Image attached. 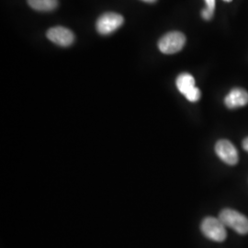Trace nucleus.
I'll return each instance as SVG.
<instances>
[{"label": "nucleus", "mask_w": 248, "mask_h": 248, "mask_svg": "<svg viewBox=\"0 0 248 248\" xmlns=\"http://www.w3.org/2000/svg\"><path fill=\"white\" fill-rule=\"evenodd\" d=\"M222 223L240 234L248 233V219L244 214L232 209H224L219 214Z\"/></svg>", "instance_id": "nucleus-1"}, {"label": "nucleus", "mask_w": 248, "mask_h": 248, "mask_svg": "<svg viewBox=\"0 0 248 248\" xmlns=\"http://www.w3.org/2000/svg\"><path fill=\"white\" fill-rule=\"evenodd\" d=\"M142 1H144V2H147V3H154V2H155L156 0H142Z\"/></svg>", "instance_id": "nucleus-12"}, {"label": "nucleus", "mask_w": 248, "mask_h": 248, "mask_svg": "<svg viewBox=\"0 0 248 248\" xmlns=\"http://www.w3.org/2000/svg\"><path fill=\"white\" fill-rule=\"evenodd\" d=\"M225 227L226 226L219 218L217 219L214 217L205 218L201 225V229L204 235L215 242H222L226 239L227 232Z\"/></svg>", "instance_id": "nucleus-2"}, {"label": "nucleus", "mask_w": 248, "mask_h": 248, "mask_svg": "<svg viewBox=\"0 0 248 248\" xmlns=\"http://www.w3.org/2000/svg\"><path fill=\"white\" fill-rule=\"evenodd\" d=\"M176 85L178 91L185 97L197 88L194 78L188 73L180 74L176 80Z\"/></svg>", "instance_id": "nucleus-8"}, {"label": "nucleus", "mask_w": 248, "mask_h": 248, "mask_svg": "<svg viewBox=\"0 0 248 248\" xmlns=\"http://www.w3.org/2000/svg\"><path fill=\"white\" fill-rule=\"evenodd\" d=\"M47 38L60 46H69L75 41V35L70 30L63 27H53L47 31Z\"/></svg>", "instance_id": "nucleus-6"}, {"label": "nucleus", "mask_w": 248, "mask_h": 248, "mask_svg": "<svg viewBox=\"0 0 248 248\" xmlns=\"http://www.w3.org/2000/svg\"><path fill=\"white\" fill-rule=\"evenodd\" d=\"M186 44V36L179 31H171L163 36L158 43L160 51L166 54L178 53Z\"/></svg>", "instance_id": "nucleus-3"}, {"label": "nucleus", "mask_w": 248, "mask_h": 248, "mask_svg": "<svg viewBox=\"0 0 248 248\" xmlns=\"http://www.w3.org/2000/svg\"><path fill=\"white\" fill-rule=\"evenodd\" d=\"M224 103L231 109L246 106L248 104V92L240 88L232 89L224 98Z\"/></svg>", "instance_id": "nucleus-7"}, {"label": "nucleus", "mask_w": 248, "mask_h": 248, "mask_svg": "<svg viewBox=\"0 0 248 248\" xmlns=\"http://www.w3.org/2000/svg\"><path fill=\"white\" fill-rule=\"evenodd\" d=\"M216 155L225 164L234 166L238 163L239 155L235 146L228 140H220L215 144Z\"/></svg>", "instance_id": "nucleus-5"}, {"label": "nucleus", "mask_w": 248, "mask_h": 248, "mask_svg": "<svg viewBox=\"0 0 248 248\" xmlns=\"http://www.w3.org/2000/svg\"><path fill=\"white\" fill-rule=\"evenodd\" d=\"M28 3L38 11H52L58 6V0H28Z\"/></svg>", "instance_id": "nucleus-9"}, {"label": "nucleus", "mask_w": 248, "mask_h": 248, "mask_svg": "<svg viewBox=\"0 0 248 248\" xmlns=\"http://www.w3.org/2000/svg\"><path fill=\"white\" fill-rule=\"evenodd\" d=\"M223 1H226V2H231L232 0H223Z\"/></svg>", "instance_id": "nucleus-13"}, {"label": "nucleus", "mask_w": 248, "mask_h": 248, "mask_svg": "<svg viewBox=\"0 0 248 248\" xmlns=\"http://www.w3.org/2000/svg\"><path fill=\"white\" fill-rule=\"evenodd\" d=\"M243 147H244L245 150L248 151V137L244 140V142H243Z\"/></svg>", "instance_id": "nucleus-11"}, {"label": "nucleus", "mask_w": 248, "mask_h": 248, "mask_svg": "<svg viewBox=\"0 0 248 248\" xmlns=\"http://www.w3.org/2000/svg\"><path fill=\"white\" fill-rule=\"evenodd\" d=\"M206 7L202 11V16L205 20L212 19L215 10V0H204Z\"/></svg>", "instance_id": "nucleus-10"}, {"label": "nucleus", "mask_w": 248, "mask_h": 248, "mask_svg": "<svg viewBox=\"0 0 248 248\" xmlns=\"http://www.w3.org/2000/svg\"><path fill=\"white\" fill-rule=\"evenodd\" d=\"M124 17L118 13H105L98 18L97 31L102 35H108L124 24Z\"/></svg>", "instance_id": "nucleus-4"}]
</instances>
